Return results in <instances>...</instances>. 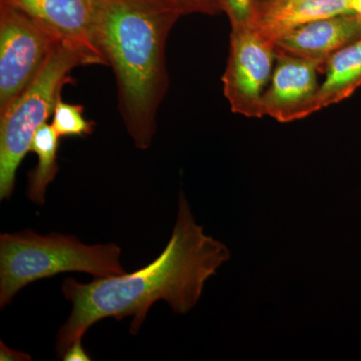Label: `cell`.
I'll return each mask as SVG.
<instances>
[{"instance_id":"cell-1","label":"cell","mask_w":361,"mask_h":361,"mask_svg":"<svg viewBox=\"0 0 361 361\" xmlns=\"http://www.w3.org/2000/svg\"><path fill=\"white\" fill-rule=\"evenodd\" d=\"M229 259L224 244L204 234L180 193L172 236L153 262L130 274L97 278L90 283L73 278L63 281V292L73 310L56 338L59 357L104 318L133 317L130 332L135 336L157 301H166L180 314L189 312L200 299L207 280Z\"/></svg>"},{"instance_id":"cell-2","label":"cell","mask_w":361,"mask_h":361,"mask_svg":"<svg viewBox=\"0 0 361 361\" xmlns=\"http://www.w3.org/2000/svg\"><path fill=\"white\" fill-rule=\"evenodd\" d=\"M179 14L151 0H96L94 37L118 87V111L137 149L151 146L169 87L166 44Z\"/></svg>"},{"instance_id":"cell-3","label":"cell","mask_w":361,"mask_h":361,"mask_svg":"<svg viewBox=\"0 0 361 361\" xmlns=\"http://www.w3.org/2000/svg\"><path fill=\"white\" fill-rule=\"evenodd\" d=\"M120 247L87 245L77 237L32 230L0 236V308L25 286L63 272H85L97 278L125 274Z\"/></svg>"},{"instance_id":"cell-4","label":"cell","mask_w":361,"mask_h":361,"mask_svg":"<svg viewBox=\"0 0 361 361\" xmlns=\"http://www.w3.org/2000/svg\"><path fill=\"white\" fill-rule=\"evenodd\" d=\"M101 61L73 45L59 42L20 97L0 114V199L13 194L16 172L32 148L35 133L54 114L61 90L73 82L78 66Z\"/></svg>"},{"instance_id":"cell-5","label":"cell","mask_w":361,"mask_h":361,"mask_svg":"<svg viewBox=\"0 0 361 361\" xmlns=\"http://www.w3.org/2000/svg\"><path fill=\"white\" fill-rule=\"evenodd\" d=\"M59 42L44 23L0 2V114L32 82Z\"/></svg>"},{"instance_id":"cell-6","label":"cell","mask_w":361,"mask_h":361,"mask_svg":"<svg viewBox=\"0 0 361 361\" xmlns=\"http://www.w3.org/2000/svg\"><path fill=\"white\" fill-rule=\"evenodd\" d=\"M275 44L254 26L231 30L223 92L234 114L260 118L263 96L272 77Z\"/></svg>"},{"instance_id":"cell-7","label":"cell","mask_w":361,"mask_h":361,"mask_svg":"<svg viewBox=\"0 0 361 361\" xmlns=\"http://www.w3.org/2000/svg\"><path fill=\"white\" fill-rule=\"evenodd\" d=\"M276 65L263 96V113L279 123L302 120L319 111L316 61L276 51Z\"/></svg>"},{"instance_id":"cell-8","label":"cell","mask_w":361,"mask_h":361,"mask_svg":"<svg viewBox=\"0 0 361 361\" xmlns=\"http://www.w3.org/2000/svg\"><path fill=\"white\" fill-rule=\"evenodd\" d=\"M39 20L66 44L82 49L108 66L94 44L96 0H0Z\"/></svg>"},{"instance_id":"cell-9","label":"cell","mask_w":361,"mask_h":361,"mask_svg":"<svg viewBox=\"0 0 361 361\" xmlns=\"http://www.w3.org/2000/svg\"><path fill=\"white\" fill-rule=\"evenodd\" d=\"M360 37L361 25L355 14H341L292 30L275 42V49L316 61L325 68L336 52Z\"/></svg>"},{"instance_id":"cell-10","label":"cell","mask_w":361,"mask_h":361,"mask_svg":"<svg viewBox=\"0 0 361 361\" xmlns=\"http://www.w3.org/2000/svg\"><path fill=\"white\" fill-rule=\"evenodd\" d=\"M353 13L351 0H264L254 27L275 44L280 37L312 21Z\"/></svg>"},{"instance_id":"cell-11","label":"cell","mask_w":361,"mask_h":361,"mask_svg":"<svg viewBox=\"0 0 361 361\" xmlns=\"http://www.w3.org/2000/svg\"><path fill=\"white\" fill-rule=\"evenodd\" d=\"M325 80L318 92V109L348 99L361 85V37L336 52L324 68Z\"/></svg>"},{"instance_id":"cell-12","label":"cell","mask_w":361,"mask_h":361,"mask_svg":"<svg viewBox=\"0 0 361 361\" xmlns=\"http://www.w3.org/2000/svg\"><path fill=\"white\" fill-rule=\"evenodd\" d=\"M59 139L61 137L47 123L40 126L33 137L30 151L37 156V164L28 174L27 197L35 205H44L47 186L58 174Z\"/></svg>"},{"instance_id":"cell-13","label":"cell","mask_w":361,"mask_h":361,"mask_svg":"<svg viewBox=\"0 0 361 361\" xmlns=\"http://www.w3.org/2000/svg\"><path fill=\"white\" fill-rule=\"evenodd\" d=\"M52 128L59 137H84L94 132V122L84 116V106L66 103L63 99L56 102L52 118Z\"/></svg>"},{"instance_id":"cell-14","label":"cell","mask_w":361,"mask_h":361,"mask_svg":"<svg viewBox=\"0 0 361 361\" xmlns=\"http://www.w3.org/2000/svg\"><path fill=\"white\" fill-rule=\"evenodd\" d=\"M222 13L230 21L231 30L250 27L255 23L260 0H219Z\"/></svg>"},{"instance_id":"cell-15","label":"cell","mask_w":361,"mask_h":361,"mask_svg":"<svg viewBox=\"0 0 361 361\" xmlns=\"http://www.w3.org/2000/svg\"><path fill=\"white\" fill-rule=\"evenodd\" d=\"M164 8L179 14L201 13L216 16L222 13L219 0H151Z\"/></svg>"},{"instance_id":"cell-16","label":"cell","mask_w":361,"mask_h":361,"mask_svg":"<svg viewBox=\"0 0 361 361\" xmlns=\"http://www.w3.org/2000/svg\"><path fill=\"white\" fill-rule=\"evenodd\" d=\"M63 360L65 361H89L90 356L87 355L84 348H82V341H77L66 349L65 355L63 356Z\"/></svg>"},{"instance_id":"cell-17","label":"cell","mask_w":361,"mask_h":361,"mask_svg":"<svg viewBox=\"0 0 361 361\" xmlns=\"http://www.w3.org/2000/svg\"><path fill=\"white\" fill-rule=\"evenodd\" d=\"M0 348H1V350H0V356H1L0 360H30V355L7 348L6 344H4V342L0 343Z\"/></svg>"},{"instance_id":"cell-18","label":"cell","mask_w":361,"mask_h":361,"mask_svg":"<svg viewBox=\"0 0 361 361\" xmlns=\"http://www.w3.org/2000/svg\"><path fill=\"white\" fill-rule=\"evenodd\" d=\"M351 11L361 25V0H351Z\"/></svg>"},{"instance_id":"cell-19","label":"cell","mask_w":361,"mask_h":361,"mask_svg":"<svg viewBox=\"0 0 361 361\" xmlns=\"http://www.w3.org/2000/svg\"><path fill=\"white\" fill-rule=\"evenodd\" d=\"M260 1H264V0H260Z\"/></svg>"}]
</instances>
